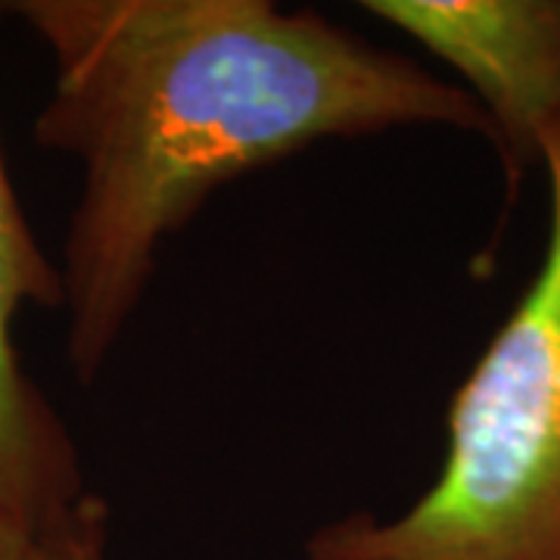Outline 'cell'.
<instances>
[{"label": "cell", "instance_id": "obj_5", "mask_svg": "<svg viewBox=\"0 0 560 560\" xmlns=\"http://www.w3.org/2000/svg\"><path fill=\"white\" fill-rule=\"evenodd\" d=\"M22 560H109V511L97 495L28 536Z\"/></svg>", "mask_w": 560, "mask_h": 560}, {"label": "cell", "instance_id": "obj_6", "mask_svg": "<svg viewBox=\"0 0 560 560\" xmlns=\"http://www.w3.org/2000/svg\"><path fill=\"white\" fill-rule=\"evenodd\" d=\"M28 536H32L28 529H22L20 523L0 514V560H22Z\"/></svg>", "mask_w": 560, "mask_h": 560}, {"label": "cell", "instance_id": "obj_1", "mask_svg": "<svg viewBox=\"0 0 560 560\" xmlns=\"http://www.w3.org/2000/svg\"><path fill=\"white\" fill-rule=\"evenodd\" d=\"M50 50L35 140L79 162L62 249L66 359L97 381L160 249L215 190L320 140L445 125L492 140L464 88L271 0H25Z\"/></svg>", "mask_w": 560, "mask_h": 560}, {"label": "cell", "instance_id": "obj_4", "mask_svg": "<svg viewBox=\"0 0 560 560\" xmlns=\"http://www.w3.org/2000/svg\"><path fill=\"white\" fill-rule=\"evenodd\" d=\"M25 305L60 308L62 275L35 241L0 156V514L38 533L94 492L57 408L22 368L13 327Z\"/></svg>", "mask_w": 560, "mask_h": 560}, {"label": "cell", "instance_id": "obj_3", "mask_svg": "<svg viewBox=\"0 0 560 560\" xmlns=\"http://www.w3.org/2000/svg\"><path fill=\"white\" fill-rule=\"evenodd\" d=\"M361 10L458 72L517 187L560 116V0H364Z\"/></svg>", "mask_w": 560, "mask_h": 560}, {"label": "cell", "instance_id": "obj_2", "mask_svg": "<svg viewBox=\"0 0 560 560\" xmlns=\"http://www.w3.org/2000/svg\"><path fill=\"white\" fill-rule=\"evenodd\" d=\"M539 162V271L452 396L436 480L396 517L355 511L315 529L305 560H560V116Z\"/></svg>", "mask_w": 560, "mask_h": 560}]
</instances>
